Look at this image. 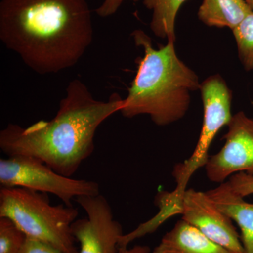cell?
<instances>
[{"instance_id":"14","label":"cell","mask_w":253,"mask_h":253,"mask_svg":"<svg viewBox=\"0 0 253 253\" xmlns=\"http://www.w3.org/2000/svg\"><path fill=\"white\" fill-rule=\"evenodd\" d=\"M232 31L241 63L246 71H253V11Z\"/></svg>"},{"instance_id":"11","label":"cell","mask_w":253,"mask_h":253,"mask_svg":"<svg viewBox=\"0 0 253 253\" xmlns=\"http://www.w3.org/2000/svg\"><path fill=\"white\" fill-rule=\"evenodd\" d=\"M153 253H233L204 235L197 228L178 221Z\"/></svg>"},{"instance_id":"6","label":"cell","mask_w":253,"mask_h":253,"mask_svg":"<svg viewBox=\"0 0 253 253\" xmlns=\"http://www.w3.org/2000/svg\"><path fill=\"white\" fill-rule=\"evenodd\" d=\"M1 187H21L59 198L63 204L73 206V200L100 194L94 181L75 179L56 172L42 161L29 156H7L0 160Z\"/></svg>"},{"instance_id":"1","label":"cell","mask_w":253,"mask_h":253,"mask_svg":"<svg viewBox=\"0 0 253 253\" xmlns=\"http://www.w3.org/2000/svg\"><path fill=\"white\" fill-rule=\"evenodd\" d=\"M94 36L86 0H1L0 40L41 75L76 66Z\"/></svg>"},{"instance_id":"17","label":"cell","mask_w":253,"mask_h":253,"mask_svg":"<svg viewBox=\"0 0 253 253\" xmlns=\"http://www.w3.org/2000/svg\"><path fill=\"white\" fill-rule=\"evenodd\" d=\"M20 253H65L51 244L26 236Z\"/></svg>"},{"instance_id":"7","label":"cell","mask_w":253,"mask_h":253,"mask_svg":"<svg viewBox=\"0 0 253 253\" xmlns=\"http://www.w3.org/2000/svg\"><path fill=\"white\" fill-rule=\"evenodd\" d=\"M86 213L71 225L75 239L81 244L79 253H117L123 235L122 225L114 219L112 208L101 194L75 200Z\"/></svg>"},{"instance_id":"10","label":"cell","mask_w":253,"mask_h":253,"mask_svg":"<svg viewBox=\"0 0 253 253\" xmlns=\"http://www.w3.org/2000/svg\"><path fill=\"white\" fill-rule=\"evenodd\" d=\"M206 194L219 211L239 226L246 253H253V204L236 194L228 181L206 191Z\"/></svg>"},{"instance_id":"18","label":"cell","mask_w":253,"mask_h":253,"mask_svg":"<svg viewBox=\"0 0 253 253\" xmlns=\"http://www.w3.org/2000/svg\"><path fill=\"white\" fill-rule=\"evenodd\" d=\"M137 2L139 0H104L95 12L101 18H107L116 14L125 1Z\"/></svg>"},{"instance_id":"19","label":"cell","mask_w":253,"mask_h":253,"mask_svg":"<svg viewBox=\"0 0 253 253\" xmlns=\"http://www.w3.org/2000/svg\"><path fill=\"white\" fill-rule=\"evenodd\" d=\"M151 251L148 246H135L131 249L127 248H119L117 253H149Z\"/></svg>"},{"instance_id":"20","label":"cell","mask_w":253,"mask_h":253,"mask_svg":"<svg viewBox=\"0 0 253 253\" xmlns=\"http://www.w3.org/2000/svg\"><path fill=\"white\" fill-rule=\"evenodd\" d=\"M245 1L249 5L250 7H251V9L253 11V0H245Z\"/></svg>"},{"instance_id":"3","label":"cell","mask_w":253,"mask_h":253,"mask_svg":"<svg viewBox=\"0 0 253 253\" xmlns=\"http://www.w3.org/2000/svg\"><path fill=\"white\" fill-rule=\"evenodd\" d=\"M131 36L144 55L136 61L137 72L120 112L126 118L148 115L158 126L179 121L189 109L191 92L200 89L199 77L179 59L174 41L156 49L144 31L136 30Z\"/></svg>"},{"instance_id":"15","label":"cell","mask_w":253,"mask_h":253,"mask_svg":"<svg viewBox=\"0 0 253 253\" xmlns=\"http://www.w3.org/2000/svg\"><path fill=\"white\" fill-rule=\"evenodd\" d=\"M26 234L7 217H0V253H20Z\"/></svg>"},{"instance_id":"9","label":"cell","mask_w":253,"mask_h":253,"mask_svg":"<svg viewBox=\"0 0 253 253\" xmlns=\"http://www.w3.org/2000/svg\"><path fill=\"white\" fill-rule=\"evenodd\" d=\"M176 214H181L183 220L231 253H246L232 220L216 207L206 192L186 189L172 210V217Z\"/></svg>"},{"instance_id":"13","label":"cell","mask_w":253,"mask_h":253,"mask_svg":"<svg viewBox=\"0 0 253 253\" xmlns=\"http://www.w3.org/2000/svg\"><path fill=\"white\" fill-rule=\"evenodd\" d=\"M186 0H144L143 4L152 11L150 28L155 36L175 42V22L178 11Z\"/></svg>"},{"instance_id":"8","label":"cell","mask_w":253,"mask_h":253,"mask_svg":"<svg viewBox=\"0 0 253 253\" xmlns=\"http://www.w3.org/2000/svg\"><path fill=\"white\" fill-rule=\"evenodd\" d=\"M224 136L225 144L205 165L206 176L214 183L225 182L236 173L253 176V119L239 111L232 116Z\"/></svg>"},{"instance_id":"5","label":"cell","mask_w":253,"mask_h":253,"mask_svg":"<svg viewBox=\"0 0 253 253\" xmlns=\"http://www.w3.org/2000/svg\"><path fill=\"white\" fill-rule=\"evenodd\" d=\"M200 91L204 104V121L199 141L194 153L184 162L177 163L172 176L176 186L171 192L158 193L160 204L168 208L174 207L187 189L190 179L201 168H204L210 155V148L221 128L228 126L231 114L232 93L219 75H214L201 83Z\"/></svg>"},{"instance_id":"16","label":"cell","mask_w":253,"mask_h":253,"mask_svg":"<svg viewBox=\"0 0 253 253\" xmlns=\"http://www.w3.org/2000/svg\"><path fill=\"white\" fill-rule=\"evenodd\" d=\"M227 181L231 189L242 197L253 194V176L245 172L236 173Z\"/></svg>"},{"instance_id":"4","label":"cell","mask_w":253,"mask_h":253,"mask_svg":"<svg viewBox=\"0 0 253 253\" xmlns=\"http://www.w3.org/2000/svg\"><path fill=\"white\" fill-rule=\"evenodd\" d=\"M78 208L53 206L46 194L21 187H1L0 217H7L28 237L51 244L65 253H79L71 225Z\"/></svg>"},{"instance_id":"2","label":"cell","mask_w":253,"mask_h":253,"mask_svg":"<svg viewBox=\"0 0 253 253\" xmlns=\"http://www.w3.org/2000/svg\"><path fill=\"white\" fill-rule=\"evenodd\" d=\"M60 101L56 116L23 127L9 123L0 131V149L7 156H29L56 172L72 177L94 151L99 126L120 112L123 99L113 94L107 101L95 99L83 81L73 80Z\"/></svg>"},{"instance_id":"12","label":"cell","mask_w":253,"mask_h":253,"mask_svg":"<svg viewBox=\"0 0 253 253\" xmlns=\"http://www.w3.org/2000/svg\"><path fill=\"white\" fill-rule=\"evenodd\" d=\"M252 11L245 0H203L198 17L209 27L233 31Z\"/></svg>"}]
</instances>
